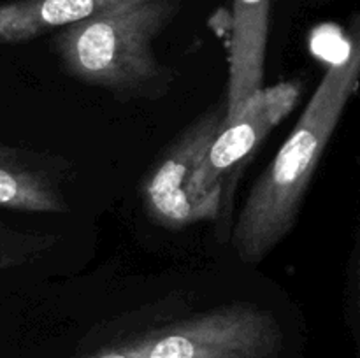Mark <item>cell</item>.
Here are the masks:
<instances>
[{
	"label": "cell",
	"mask_w": 360,
	"mask_h": 358,
	"mask_svg": "<svg viewBox=\"0 0 360 358\" xmlns=\"http://www.w3.org/2000/svg\"><path fill=\"white\" fill-rule=\"evenodd\" d=\"M359 86L360 16H355L343 55L329 63L294 130L243 204L232 248L245 263H260L290 234L320 160Z\"/></svg>",
	"instance_id": "1"
},
{
	"label": "cell",
	"mask_w": 360,
	"mask_h": 358,
	"mask_svg": "<svg viewBox=\"0 0 360 358\" xmlns=\"http://www.w3.org/2000/svg\"><path fill=\"white\" fill-rule=\"evenodd\" d=\"M179 0H115L56 30L53 49L63 70L118 97H143L165 81L153 42L179 13Z\"/></svg>",
	"instance_id": "2"
},
{
	"label": "cell",
	"mask_w": 360,
	"mask_h": 358,
	"mask_svg": "<svg viewBox=\"0 0 360 358\" xmlns=\"http://www.w3.org/2000/svg\"><path fill=\"white\" fill-rule=\"evenodd\" d=\"M281 332L271 314L231 304L143 337V358H274Z\"/></svg>",
	"instance_id": "3"
},
{
	"label": "cell",
	"mask_w": 360,
	"mask_h": 358,
	"mask_svg": "<svg viewBox=\"0 0 360 358\" xmlns=\"http://www.w3.org/2000/svg\"><path fill=\"white\" fill-rule=\"evenodd\" d=\"M225 114V105H214L202 112L172 140L146 175L141 195L148 214L157 223L185 228L218 216L224 193L195 195L192 181L224 126Z\"/></svg>",
	"instance_id": "4"
},
{
	"label": "cell",
	"mask_w": 360,
	"mask_h": 358,
	"mask_svg": "<svg viewBox=\"0 0 360 358\" xmlns=\"http://www.w3.org/2000/svg\"><path fill=\"white\" fill-rule=\"evenodd\" d=\"M301 97V84L285 81L264 86L252 95L232 121L224 123L214 137L206 160L195 172L192 190L195 195L224 193L227 178L245 167L246 160L260 147L271 130L283 121Z\"/></svg>",
	"instance_id": "5"
},
{
	"label": "cell",
	"mask_w": 360,
	"mask_h": 358,
	"mask_svg": "<svg viewBox=\"0 0 360 358\" xmlns=\"http://www.w3.org/2000/svg\"><path fill=\"white\" fill-rule=\"evenodd\" d=\"M69 164L49 153L0 142V209L56 214L70 209L63 193Z\"/></svg>",
	"instance_id": "6"
},
{
	"label": "cell",
	"mask_w": 360,
	"mask_h": 358,
	"mask_svg": "<svg viewBox=\"0 0 360 358\" xmlns=\"http://www.w3.org/2000/svg\"><path fill=\"white\" fill-rule=\"evenodd\" d=\"M271 0H232L229 41V84L224 123L232 121L243 105L264 88Z\"/></svg>",
	"instance_id": "7"
},
{
	"label": "cell",
	"mask_w": 360,
	"mask_h": 358,
	"mask_svg": "<svg viewBox=\"0 0 360 358\" xmlns=\"http://www.w3.org/2000/svg\"><path fill=\"white\" fill-rule=\"evenodd\" d=\"M115 0H9L0 2V46L34 41L84 20Z\"/></svg>",
	"instance_id": "8"
},
{
	"label": "cell",
	"mask_w": 360,
	"mask_h": 358,
	"mask_svg": "<svg viewBox=\"0 0 360 358\" xmlns=\"http://www.w3.org/2000/svg\"><path fill=\"white\" fill-rule=\"evenodd\" d=\"M53 234L21 230L0 220V274L30 265L53 248Z\"/></svg>",
	"instance_id": "9"
},
{
	"label": "cell",
	"mask_w": 360,
	"mask_h": 358,
	"mask_svg": "<svg viewBox=\"0 0 360 358\" xmlns=\"http://www.w3.org/2000/svg\"><path fill=\"white\" fill-rule=\"evenodd\" d=\"M83 358H143V337L123 344V346L108 347V350L97 351V353Z\"/></svg>",
	"instance_id": "10"
},
{
	"label": "cell",
	"mask_w": 360,
	"mask_h": 358,
	"mask_svg": "<svg viewBox=\"0 0 360 358\" xmlns=\"http://www.w3.org/2000/svg\"><path fill=\"white\" fill-rule=\"evenodd\" d=\"M359 309H360V258H359Z\"/></svg>",
	"instance_id": "11"
},
{
	"label": "cell",
	"mask_w": 360,
	"mask_h": 358,
	"mask_svg": "<svg viewBox=\"0 0 360 358\" xmlns=\"http://www.w3.org/2000/svg\"><path fill=\"white\" fill-rule=\"evenodd\" d=\"M0 329H2V323H0Z\"/></svg>",
	"instance_id": "12"
}]
</instances>
